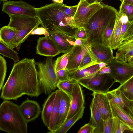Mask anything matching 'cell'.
<instances>
[{
	"instance_id": "1",
	"label": "cell",
	"mask_w": 133,
	"mask_h": 133,
	"mask_svg": "<svg viewBox=\"0 0 133 133\" xmlns=\"http://www.w3.org/2000/svg\"><path fill=\"white\" fill-rule=\"evenodd\" d=\"M36 62L25 58L15 63L2 88L0 97L4 100H16L24 95L37 97L41 93Z\"/></svg>"
},
{
	"instance_id": "2",
	"label": "cell",
	"mask_w": 133,
	"mask_h": 133,
	"mask_svg": "<svg viewBox=\"0 0 133 133\" xmlns=\"http://www.w3.org/2000/svg\"><path fill=\"white\" fill-rule=\"evenodd\" d=\"M36 9L41 27L46 29L49 33L59 32L76 40L78 29L72 18L63 11L62 3L54 2Z\"/></svg>"
},
{
	"instance_id": "3",
	"label": "cell",
	"mask_w": 133,
	"mask_h": 133,
	"mask_svg": "<svg viewBox=\"0 0 133 133\" xmlns=\"http://www.w3.org/2000/svg\"><path fill=\"white\" fill-rule=\"evenodd\" d=\"M27 123L19 106L4 100L0 106V129L8 133H27Z\"/></svg>"
},
{
	"instance_id": "4",
	"label": "cell",
	"mask_w": 133,
	"mask_h": 133,
	"mask_svg": "<svg viewBox=\"0 0 133 133\" xmlns=\"http://www.w3.org/2000/svg\"><path fill=\"white\" fill-rule=\"evenodd\" d=\"M102 3V7L94 14L85 28L88 37L87 41L91 43L102 44V36L104 31L118 13L114 7Z\"/></svg>"
},
{
	"instance_id": "5",
	"label": "cell",
	"mask_w": 133,
	"mask_h": 133,
	"mask_svg": "<svg viewBox=\"0 0 133 133\" xmlns=\"http://www.w3.org/2000/svg\"><path fill=\"white\" fill-rule=\"evenodd\" d=\"M54 63L52 57L47 58L43 61L36 62L41 92L49 95L56 89L59 82Z\"/></svg>"
},
{
	"instance_id": "6",
	"label": "cell",
	"mask_w": 133,
	"mask_h": 133,
	"mask_svg": "<svg viewBox=\"0 0 133 133\" xmlns=\"http://www.w3.org/2000/svg\"><path fill=\"white\" fill-rule=\"evenodd\" d=\"M8 26L15 29L17 32V47L23 43L31 32L40 24L37 17L22 15H12L9 16Z\"/></svg>"
},
{
	"instance_id": "7",
	"label": "cell",
	"mask_w": 133,
	"mask_h": 133,
	"mask_svg": "<svg viewBox=\"0 0 133 133\" xmlns=\"http://www.w3.org/2000/svg\"><path fill=\"white\" fill-rule=\"evenodd\" d=\"M77 6L76 12L72 19L75 26L77 29L85 28L93 15L103 6L101 2L89 4L86 1L79 2Z\"/></svg>"
},
{
	"instance_id": "8",
	"label": "cell",
	"mask_w": 133,
	"mask_h": 133,
	"mask_svg": "<svg viewBox=\"0 0 133 133\" xmlns=\"http://www.w3.org/2000/svg\"><path fill=\"white\" fill-rule=\"evenodd\" d=\"M78 83L93 92L107 94L115 82L110 74H96L87 80H80Z\"/></svg>"
},
{
	"instance_id": "9",
	"label": "cell",
	"mask_w": 133,
	"mask_h": 133,
	"mask_svg": "<svg viewBox=\"0 0 133 133\" xmlns=\"http://www.w3.org/2000/svg\"><path fill=\"white\" fill-rule=\"evenodd\" d=\"M111 69L110 75L115 82L122 85L133 76V64L115 57L107 64Z\"/></svg>"
},
{
	"instance_id": "10",
	"label": "cell",
	"mask_w": 133,
	"mask_h": 133,
	"mask_svg": "<svg viewBox=\"0 0 133 133\" xmlns=\"http://www.w3.org/2000/svg\"><path fill=\"white\" fill-rule=\"evenodd\" d=\"M35 8L25 2L8 1L3 2L2 11L9 16L12 15H22L37 17Z\"/></svg>"
},
{
	"instance_id": "11",
	"label": "cell",
	"mask_w": 133,
	"mask_h": 133,
	"mask_svg": "<svg viewBox=\"0 0 133 133\" xmlns=\"http://www.w3.org/2000/svg\"><path fill=\"white\" fill-rule=\"evenodd\" d=\"M81 45H74L69 51L68 63L66 69L69 72L77 70L84 56L90 49L91 43L82 40Z\"/></svg>"
},
{
	"instance_id": "12",
	"label": "cell",
	"mask_w": 133,
	"mask_h": 133,
	"mask_svg": "<svg viewBox=\"0 0 133 133\" xmlns=\"http://www.w3.org/2000/svg\"><path fill=\"white\" fill-rule=\"evenodd\" d=\"M61 53L50 35L39 37L36 47V53L41 56L53 57Z\"/></svg>"
},
{
	"instance_id": "13",
	"label": "cell",
	"mask_w": 133,
	"mask_h": 133,
	"mask_svg": "<svg viewBox=\"0 0 133 133\" xmlns=\"http://www.w3.org/2000/svg\"><path fill=\"white\" fill-rule=\"evenodd\" d=\"M84 103L82 90L77 83L73 87L70 109L66 121L73 117L84 107Z\"/></svg>"
},
{
	"instance_id": "14",
	"label": "cell",
	"mask_w": 133,
	"mask_h": 133,
	"mask_svg": "<svg viewBox=\"0 0 133 133\" xmlns=\"http://www.w3.org/2000/svg\"><path fill=\"white\" fill-rule=\"evenodd\" d=\"M107 95L109 101L115 103L133 117V101L128 99L117 88L109 91Z\"/></svg>"
},
{
	"instance_id": "15",
	"label": "cell",
	"mask_w": 133,
	"mask_h": 133,
	"mask_svg": "<svg viewBox=\"0 0 133 133\" xmlns=\"http://www.w3.org/2000/svg\"><path fill=\"white\" fill-rule=\"evenodd\" d=\"M19 107L22 114L27 123L37 118L41 112L38 103L28 98L23 101Z\"/></svg>"
},
{
	"instance_id": "16",
	"label": "cell",
	"mask_w": 133,
	"mask_h": 133,
	"mask_svg": "<svg viewBox=\"0 0 133 133\" xmlns=\"http://www.w3.org/2000/svg\"><path fill=\"white\" fill-rule=\"evenodd\" d=\"M92 100L100 112L104 120L112 115L109 100L107 94L93 92Z\"/></svg>"
},
{
	"instance_id": "17",
	"label": "cell",
	"mask_w": 133,
	"mask_h": 133,
	"mask_svg": "<svg viewBox=\"0 0 133 133\" xmlns=\"http://www.w3.org/2000/svg\"><path fill=\"white\" fill-rule=\"evenodd\" d=\"M91 49L95 55L98 63L103 62L107 64L114 57L113 50L110 46L102 44L91 43Z\"/></svg>"
},
{
	"instance_id": "18",
	"label": "cell",
	"mask_w": 133,
	"mask_h": 133,
	"mask_svg": "<svg viewBox=\"0 0 133 133\" xmlns=\"http://www.w3.org/2000/svg\"><path fill=\"white\" fill-rule=\"evenodd\" d=\"M59 115L55 131L59 128L65 122L69 111L71 102L70 97L66 93L59 90Z\"/></svg>"
},
{
	"instance_id": "19",
	"label": "cell",
	"mask_w": 133,
	"mask_h": 133,
	"mask_svg": "<svg viewBox=\"0 0 133 133\" xmlns=\"http://www.w3.org/2000/svg\"><path fill=\"white\" fill-rule=\"evenodd\" d=\"M49 34L61 53L68 52L74 45L75 41L62 34L58 32Z\"/></svg>"
},
{
	"instance_id": "20",
	"label": "cell",
	"mask_w": 133,
	"mask_h": 133,
	"mask_svg": "<svg viewBox=\"0 0 133 133\" xmlns=\"http://www.w3.org/2000/svg\"><path fill=\"white\" fill-rule=\"evenodd\" d=\"M0 41L11 48L17 47V31L8 25L3 26L0 30Z\"/></svg>"
},
{
	"instance_id": "21",
	"label": "cell",
	"mask_w": 133,
	"mask_h": 133,
	"mask_svg": "<svg viewBox=\"0 0 133 133\" xmlns=\"http://www.w3.org/2000/svg\"><path fill=\"white\" fill-rule=\"evenodd\" d=\"M122 14L118 11L112 33L109 40V45L112 50H116L121 43V33L122 22Z\"/></svg>"
},
{
	"instance_id": "22",
	"label": "cell",
	"mask_w": 133,
	"mask_h": 133,
	"mask_svg": "<svg viewBox=\"0 0 133 133\" xmlns=\"http://www.w3.org/2000/svg\"><path fill=\"white\" fill-rule=\"evenodd\" d=\"M100 69L99 64H98L82 70H77L69 72V76L70 78L74 79L77 81L80 80H87L97 74Z\"/></svg>"
},
{
	"instance_id": "23",
	"label": "cell",
	"mask_w": 133,
	"mask_h": 133,
	"mask_svg": "<svg viewBox=\"0 0 133 133\" xmlns=\"http://www.w3.org/2000/svg\"><path fill=\"white\" fill-rule=\"evenodd\" d=\"M113 117L118 118L133 132V117L115 103L109 101Z\"/></svg>"
},
{
	"instance_id": "24",
	"label": "cell",
	"mask_w": 133,
	"mask_h": 133,
	"mask_svg": "<svg viewBox=\"0 0 133 133\" xmlns=\"http://www.w3.org/2000/svg\"><path fill=\"white\" fill-rule=\"evenodd\" d=\"M90 108L91 116L89 123L95 127L94 133H104V120L100 112L92 101Z\"/></svg>"
},
{
	"instance_id": "25",
	"label": "cell",
	"mask_w": 133,
	"mask_h": 133,
	"mask_svg": "<svg viewBox=\"0 0 133 133\" xmlns=\"http://www.w3.org/2000/svg\"><path fill=\"white\" fill-rule=\"evenodd\" d=\"M56 94V90L50 94L45 101L41 112V118L48 128L50 125L51 114Z\"/></svg>"
},
{
	"instance_id": "26",
	"label": "cell",
	"mask_w": 133,
	"mask_h": 133,
	"mask_svg": "<svg viewBox=\"0 0 133 133\" xmlns=\"http://www.w3.org/2000/svg\"><path fill=\"white\" fill-rule=\"evenodd\" d=\"M60 101L59 90H56V94L54 101L50 120V125L48 129L51 133L54 131L57 122L59 115Z\"/></svg>"
},
{
	"instance_id": "27",
	"label": "cell",
	"mask_w": 133,
	"mask_h": 133,
	"mask_svg": "<svg viewBox=\"0 0 133 133\" xmlns=\"http://www.w3.org/2000/svg\"><path fill=\"white\" fill-rule=\"evenodd\" d=\"M85 107L82 108L71 118L68 119L58 129L51 133H65L78 120L82 118Z\"/></svg>"
},
{
	"instance_id": "28",
	"label": "cell",
	"mask_w": 133,
	"mask_h": 133,
	"mask_svg": "<svg viewBox=\"0 0 133 133\" xmlns=\"http://www.w3.org/2000/svg\"><path fill=\"white\" fill-rule=\"evenodd\" d=\"M133 48V39L128 41H123L117 49L115 58L118 60L125 61V56L126 53Z\"/></svg>"
},
{
	"instance_id": "29",
	"label": "cell",
	"mask_w": 133,
	"mask_h": 133,
	"mask_svg": "<svg viewBox=\"0 0 133 133\" xmlns=\"http://www.w3.org/2000/svg\"><path fill=\"white\" fill-rule=\"evenodd\" d=\"M99 64L90 48L83 57L78 70H82Z\"/></svg>"
},
{
	"instance_id": "30",
	"label": "cell",
	"mask_w": 133,
	"mask_h": 133,
	"mask_svg": "<svg viewBox=\"0 0 133 133\" xmlns=\"http://www.w3.org/2000/svg\"><path fill=\"white\" fill-rule=\"evenodd\" d=\"M78 83L75 79L70 78L62 81H59L57 84V87L71 98L74 85Z\"/></svg>"
},
{
	"instance_id": "31",
	"label": "cell",
	"mask_w": 133,
	"mask_h": 133,
	"mask_svg": "<svg viewBox=\"0 0 133 133\" xmlns=\"http://www.w3.org/2000/svg\"><path fill=\"white\" fill-rule=\"evenodd\" d=\"M0 53L3 56L12 59L17 63L19 61L18 53L11 48L0 41Z\"/></svg>"
},
{
	"instance_id": "32",
	"label": "cell",
	"mask_w": 133,
	"mask_h": 133,
	"mask_svg": "<svg viewBox=\"0 0 133 133\" xmlns=\"http://www.w3.org/2000/svg\"><path fill=\"white\" fill-rule=\"evenodd\" d=\"M117 88L128 99L133 101V76Z\"/></svg>"
},
{
	"instance_id": "33",
	"label": "cell",
	"mask_w": 133,
	"mask_h": 133,
	"mask_svg": "<svg viewBox=\"0 0 133 133\" xmlns=\"http://www.w3.org/2000/svg\"><path fill=\"white\" fill-rule=\"evenodd\" d=\"M117 15L111 20L102 34V44L106 46H109V40L114 28Z\"/></svg>"
},
{
	"instance_id": "34",
	"label": "cell",
	"mask_w": 133,
	"mask_h": 133,
	"mask_svg": "<svg viewBox=\"0 0 133 133\" xmlns=\"http://www.w3.org/2000/svg\"><path fill=\"white\" fill-rule=\"evenodd\" d=\"M69 51L58 57L54 61V69L56 72L61 70L66 69L68 63Z\"/></svg>"
},
{
	"instance_id": "35",
	"label": "cell",
	"mask_w": 133,
	"mask_h": 133,
	"mask_svg": "<svg viewBox=\"0 0 133 133\" xmlns=\"http://www.w3.org/2000/svg\"><path fill=\"white\" fill-rule=\"evenodd\" d=\"M119 11L123 16L127 17L130 24L133 22V6L122 2Z\"/></svg>"
},
{
	"instance_id": "36",
	"label": "cell",
	"mask_w": 133,
	"mask_h": 133,
	"mask_svg": "<svg viewBox=\"0 0 133 133\" xmlns=\"http://www.w3.org/2000/svg\"><path fill=\"white\" fill-rule=\"evenodd\" d=\"M113 120L114 125L113 133H123L126 130L131 131L130 128L117 117H113Z\"/></svg>"
},
{
	"instance_id": "37",
	"label": "cell",
	"mask_w": 133,
	"mask_h": 133,
	"mask_svg": "<svg viewBox=\"0 0 133 133\" xmlns=\"http://www.w3.org/2000/svg\"><path fill=\"white\" fill-rule=\"evenodd\" d=\"M7 71L6 62L4 58L0 56V91L3 85Z\"/></svg>"
},
{
	"instance_id": "38",
	"label": "cell",
	"mask_w": 133,
	"mask_h": 133,
	"mask_svg": "<svg viewBox=\"0 0 133 133\" xmlns=\"http://www.w3.org/2000/svg\"><path fill=\"white\" fill-rule=\"evenodd\" d=\"M104 133H113L114 125L112 115L104 120Z\"/></svg>"
},
{
	"instance_id": "39",
	"label": "cell",
	"mask_w": 133,
	"mask_h": 133,
	"mask_svg": "<svg viewBox=\"0 0 133 133\" xmlns=\"http://www.w3.org/2000/svg\"><path fill=\"white\" fill-rule=\"evenodd\" d=\"M77 6V5L73 6H68L63 3H62V9L63 12L72 19L76 12Z\"/></svg>"
},
{
	"instance_id": "40",
	"label": "cell",
	"mask_w": 133,
	"mask_h": 133,
	"mask_svg": "<svg viewBox=\"0 0 133 133\" xmlns=\"http://www.w3.org/2000/svg\"><path fill=\"white\" fill-rule=\"evenodd\" d=\"M122 24L121 33V40L122 41L124 36L130 25V23L128 21L127 17L123 16L122 17Z\"/></svg>"
},
{
	"instance_id": "41",
	"label": "cell",
	"mask_w": 133,
	"mask_h": 133,
	"mask_svg": "<svg viewBox=\"0 0 133 133\" xmlns=\"http://www.w3.org/2000/svg\"><path fill=\"white\" fill-rule=\"evenodd\" d=\"M56 73L59 81H65L70 78L69 76V72L66 69L59 70Z\"/></svg>"
},
{
	"instance_id": "42",
	"label": "cell",
	"mask_w": 133,
	"mask_h": 133,
	"mask_svg": "<svg viewBox=\"0 0 133 133\" xmlns=\"http://www.w3.org/2000/svg\"><path fill=\"white\" fill-rule=\"evenodd\" d=\"M95 128V127L88 123L82 127L77 133H94Z\"/></svg>"
},
{
	"instance_id": "43",
	"label": "cell",
	"mask_w": 133,
	"mask_h": 133,
	"mask_svg": "<svg viewBox=\"0 0 133 133\" xmlns=\"http://www.w3.org/2000/svg\"><path fill=\"white\" fill-rule=\"evenodd\" d=\"M75 37L76 39L80 38L83 41H87L88 37L85 29L83 28H78Z\"/></svg>"
},
{
	"instance_id": "44",
	"label": "cell",
	"mask_w": 133,
	"mask_h": 133,
	"mask_svg": "<svg viewBox=\"0 0 133 133\" xmlns=\"http://www.w3.org/2000/svg\"><path fill=\"white\" fill-rule=\"evenodd\" d=\"M44 35L45 36L50 35L46 29L42 27H37L32 31L30 33V35Z\"/></svg>"
},
{
	"instance_id": "45",
	"label": "cell",
	"mask_w": 133,
	"mask_h": 133,
	"mask_svg": "<svg viewBox=\"0 0 133 133\" xmlns=\"http://www.w3.org/2000/svg\"><path fill=\"white\" fill-rule=\"evenodd\" d=\"M111 69L109 66H107L105 67L101 68L97 74H110L111 72Z\"/></svg>"
},
{
	"instance_id": "46",
	"label": "cell",
	"mask_w": 133,
	"mask_h": 133,
	"mask_svg": "<svg viewBox=\"0 0 133 133\" xmlns=\"http://www.w3.org/2000/svg\"><path fill=\"white\" fill-rule=\"evenodd\" d=\"M133 31V22L130 25L127 30L123 37V41L125 39L127 36L130 33Z\"/></svg>"
},
{
	"instance_id": "47",
	"label": "cell",
	"mask_w": 133,
	"mask_h": 133,
	"mask_svg": "<svg viewBox=\"0 0 133 133\" xmlns=\"http://www.w3.org/2000/svg\"><path fill=\"white\" fill-rule=\"evenodd\" d=\"M83 44L82 40L80 38H77L76 39L74 42V45H81Z\"/></svg>"
},
{
	"instance_id": "48",
	"label": "cell",
	"mask_w": 133,
	"mask_h": 133,
	"mask_svg": "<svg viewBox=\"0 0 133 133\" xmlns=\"http://www.w3.org/2000/svg\"><path fill=\"white\" fill-rule=\"evenodd\" d=\"M102 0H86V1L89 4H92L96 3L101 2Z\"/></svg>"
},
{
	"instance_id": "49",
	"label": "cell",
	"mask_w": 133,
	"mask_h": 133,
	"mask_svg": "<svg viewBox=\"0 0 133 133\" xmlns=\"http://www.w3.org/2000/svg\"><path fill=\"white\" fill-rule=\"evenodd\" d=\"M122 2L133 6V0H123Z\"/></svg>"
},
{
	"instance_id": "50",
	"label": "cell",
	"mask_w": 133,
	"mask_h": 133,
	"mask_svg": "<svg viewBox=\"0 0 133 133\" xmlns=\"http://www.w3.org/2000/svg\"><path fill=\"white\" fill-rule=\"evenodd\" d=\"M99 66L100 68L105 67L107 66V64L101 62L99 63Z\"/></svg>"
},
{
	"instance_id": "51",
	"label": "cell",
	"mask_w": 133,
	"mask_h": 133,
	"mask_svg": "<svg viewBox=\"0 0 133 133\" xmlns=\"http://www.w3.org/2000/svg\"><path fill=\"white\" fill-rule=\"evenodd\" d=\"M133 39V35L130 36L127 38L125 39L123 41H128L131 40Z\"/></svg>"
},
{
	"instance_id": "52",
	"label": "cell",
	"mask_w": 133,
	"mask_h": 133,
	"mask_svg": "<svg viewBox=\"0 0 133 133\" xmlns=\"http://www.w3.org/2000/svg\"><path fill=\"white\" fill-rule=\"evenodd\" d=\"M54 3H63V0H52Z\"/></svg>"
},
{
	"instance_id": "53",
	"label": "cell",
	"mask_w": 133,
	"mask_h": 133,
	"mask_svg": "<svg viewBox=\"0 0 133 133\" xmlns=\"http://www.w3.org/2000/svg\"><path fill=\"white\" fill-rule=\"evenodd\" d=\"M129 63L132 64L133 63V56H132L129 59L128 62Z\"/></svg>"
},
{
	"instance_id": "54",
	"label": "cell",
	"mask_w": 133,
	"mask_h": 133,
	"mask_svg": "<svg viewBox=\"0 0 133 133\" xmlns=\"http://www.w3.org/2000/svg\"><path fill=\"white\" fill-rule=\"evenodd\" d=\"M8 0H0L1 1L3 2H6L8 1Z\"/></svg>"
},
{
	"instance_id": "55",
	"label": "cell",
	"mask_w": 133,
	"mask_h": 133,
	"mask_svg": "<svg viewBox=\"0 0 133 133\" xmlns=\"http://www.w3.org/2000/svg\"><path fill=\"white\" fill-rule=\"evenodd\" d=\"M86 0H80V2H82V1H86Z\"/></svg>"
},
{
	"instance_id": "56",
	"label": "cell",
	"mask_w": 133,
	"mask_h": 133,
	"mask_svg": "<svg viewBox=\"0 0 133 133\" xmlns=\"http://www.w3.org/2000/svg\"><path fill=\"white\" fill-rule=\"evenodd\" d=\"M119 0L120 1L122 2L123 1V0Z\"/></svg>"
},
{
	"instance_id": "57",
	"label": "cell",
	"mask_w": 133,
	"mask_h": 133,
	"mask_svg": "<svg viewBox=\"0 0 133 133\" xmlns=\"http://www.w3.org/2000/svg\"><path fill=\"white\" fill-rule=\"evenodd\" d=\"M132 64H133V63H132Z\"/></svg>"
}]
</instances>
